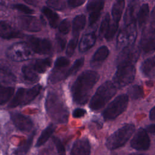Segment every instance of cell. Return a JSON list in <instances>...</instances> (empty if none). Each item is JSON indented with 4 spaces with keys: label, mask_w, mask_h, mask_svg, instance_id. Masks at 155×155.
Returning a JSON list of instances; mask_svg holds the SVG:
<instances>
[{
    "label": "cell",
    "mask_w": 155,
    "mask_h": 155,
    "mask_svg": "<svg viewBox=\"0 0 155 155\" xmlns=\"http://www.w3.org/2000/svg\"><path fill=\"white\" fill-rule=\"evenodd\" d=\"M99 79V74L93 70L83 71L76 79L71 87L73 101L79 105L85 104L91 91Z\"/></svg>",
    "instance_id": "cell-1"
},
{
    "label": "cell",
    "mask_w": 155,
    "mask_h": 155,
    "mask_svg": "<svg viewBox=\"0 0 155 155\" xmlns=\"http://www.w3.org/2000/svg\"><path fill=\"white\" fill-rule=\"evenodd\" d=\"M45 106L48 115L55 122L65 124L68 121V109L57 94L53 92L48 93Z\"/></svg>",
    "instance_id": "cell-2"
},
{
    "label": "cell",
    "mask_w": 155,
    "mask_h": 155,
    "mask_svg": "<svg viewBox=\"0 0 155 155\" xmlns=\"http://www.w3.org/2000/svg\"><path fill=\"white\" fill-rule=\"evenodd\" d=\"M117 88L114 83L108 81L102 84L96 90L90 100L89 107L92 110H99L115 94Z\"/></svg>",
    "instance_id": "cell-3"
},
{
    "label": "cell",
    "mask_w": 155,
    "mask_h": 155,
    "mask_svg": "<svg viewBox=\"0 0 155 155\" xmlns=\"http://www.w3.org/2000/svg\"><path fill=\"white\" fill-rule=\"evenodd\" d=\"M51 59L50 58L39 59L25 65L21 70L24 78L27 81L35 82L39 74L45 73L51 66Z\"/></svg>",
    "instance_id": "cell-4"
},
{
    "label": "cell",
    "mask_w": 155,
    "mask_h": 155,
    "mask_svg": "<svg viewBox=\"0 0 155 155\" xmlns=\"http://www.w3.org/2000/svg\"><path fill=\"white\" fill-rule=\"evenodd\" d=\"M135 130L132 124H127L119 128L110 135L106 140V147L110 150H113L123 146L130 138Z\"/></svg>",
    "instance_id": "cell-5"
},
{
    "label": "cell",
    "mask_w": 155,
    "mask_h": 155,
    "mask_svg": "<svg viewBox=\"0 0 155 155\" xmlns=\"http://www.w3.org/2000/svg\"><path fill=\"white\" fill-rule=\"evenodd\" d=\"M136 74L134 64H122L117 66L113 82L117 88H122L132 82Z\"/></svg>",
    "instance_id": "cell-6"
},
{
    "label": "cell",
    "mask_w": 155,
    "mask_h": 155,
    "mask_svg": "<svg viewBox=\"0 0 155 155\" xmlns=\"http://www.w3.org/2000/svg\"><path fill=\"white\" fill-rule=\"evenodd\" d=\"M35 52L28 44L25 42L15 43L8 48L6 51L7 56L12 61L22 62L30 59Z\"/></svg>",
    "instance_id": "cell-7"
},
{
    "label": "cell",
    "mask_w": 155,
    "mask_h": 155,
    "mask_svg": "<svg viewBox=\"0 0 155 155\" xmlns=\"http://www.w3.org/2000/svg\"><path fill=\"white\" fill-rule=\"evenodd\" d=\"M42 87L36 85L30 88H19L16 91L15 96L10 101L8 108H15L19 105H27L33 101L39 94Z\"/></svg>",
    "instance_id": "cell-8"
},
{
    "label": "cell",
    "mask_w": 155,
    "mask_h": 155,
    "mask_svg": "<svg viewBox=\"0 0 155 155\" xmlns=\"http://www.w3.org/2000/svg\"><path fill=\"white\" fill-rule=\"evenodd\" d=\"M128 103V96L121 94L116 97L102 113V116L105 120H113L122 114L127 108Z\"/></svg>",
    "instance_id": "cell-9"
},
{
    "label": "cell",
    "mask_w": 155,
    "mask_h": 155,
    "mask_svg": "<svg viewBox=\"0 0 155 155\" xmlns=\"http://www.w3.org/2000/svg\"><path fill=\"white\" fill-rule=\"evenodd\" d=\"M137 36L136 26L135 22L125 24V27L120 30L117 37L116 47L119 48L133 45Z\"/></svg>",
    "instance_id": "cell-10"
},
{
    "label": "cell",
    "mask_w": 155,
    "mask_h": 155,
    "mask_svg": "<svg viewBox=\"0 0 155 155\" xmlns=\"http://www.w3.org/2000/svg\"><path fill=\"white\" fill-rule=\"evenodd\" d=\"M139 50L133 45L124 47L116 59L117 66L122 64H134L139 56Z\"/></svg>",
    "instance_id": "cell-11"
},
{
    "label": "cell",
    "mask_w": 155,
    "mask_h": 155,
    "mask_svg": "<svg viewBox=\"0 0 155 155\" xmlns=\"http://www.w3.org/2000/svg\"><path fill=\"white\" fill-rule=\"evenodd\" d=\"M141 50L146 53L155 50V28L152 27H145L142 32L140 40Z\"/></svg>",
    "instance_id": "cell-12"
},
{
    "label": "cell",
    "mask_w": 155,
    "mask_h": 155,
    "mask_svg": "<svg viewBox=\"0 0 155 155\" xmlns=\"http://www.w3.org/2000/svg\"><path fill=\"white\" fill-rule=\"evenodd\" d=\"M28 43L36 53L40 54H48L52 49L51 42L47 39L34 36L28 37Z\"/></svg>",
    "instance_id": "cell-13"
},
{
    "label": "cell",
    "mask_w": 155,
    "mask_h": 155,
    "mask_svg": "<svg viewBox=\"0 0 155 155\" xmlns=\"http://www.w3.org/2000/svg\"><path fill=\"white\" fill-rule=\"evenodd\" d=\"M130 145L137 151H145L150 145V140L148 133L143 128H139L131 140Z\"/></svg>",
    "instance_id": "cell-14"
},
{
    "label": "cell",
    "mask_w": 155,
    "mask_h": 155,
    "mask_svg": "<svg viewBox=\"0 0 155 155\" xmlns=\"http://www.w3.org/2000/svg\"><path fill=\"white\" fill-rule=\"evenodd\" d=\"M19 26L30 32H38L41 30L42 23L37 18L33 16H22L18 19Z\"/></svg>",
    "instance_id": "cell-15"
},
{
    "label": "cell",
    "mask_w": 155,
    "mask_h": 155,
    "mask_svg": "<svg viewBox=\"0 0 155 155\" xmlns=\"http://www.w3.org/2000/svg\"><path fill=\"white\" fill-rule=\"evenodd\" d=\"M104 6V0H91L87 5L89 13V25H93L99 19Z\"/></svg>",
    "instance_id": "cell-16"
},
{
    "label": "cell",
    "mask_w": 155,
    "mask_h": 155,
    "mask_svg": "<svg viewBox=\"0 0 155 155\" xmlns=\"http://www.w3.org/2000/svg\"><path fill=\"white\" fill-rule=\"evenodd\" d=\"M11 119L16 128L22 131H30L33 127V124L31 119L20 113H12L11 114Z\"/></svg>",
    "instance_id": "cell-17"
},
{
    "label": "cell",
    "mask_w": 155,
    "mask_h": 155,
    "mask_svg": "<svg viewBox=\"0 0 155 155\" xmlns=\"http://www.w3.org/2000/svg\"><path fill=\"white\" fill-rule=\"evenodd\" d=\"M21 32L6 21H0V38L10 39L22 38Z\"/></svg>",
    "instance_id": "cell-18"
},
{
    "label": "cell",
    "mask_w": 155,
    "mask_h": 155,
    "mask_svg": "<svg viewBox=\"0 0 155 155\" xmlns=\"http://www.w3.org/2000/svg\"><path fill=\"white\" fill-rule=\"evenodd\" d=\"M90 145L86 138L78 139L74 142L70 155H90Z\"/></svg>",
    "instance_id": "cell-19"
},
{
    "label": "cell",
    "mask_w": 155,
    "mask_h": 155,
    "mask_svg": "<svg viewBox=\"0 0 155 155\" xmlns=\"http://www.w3.org/2000/svg\"><path fill=\"white\" fill-rule=\"evenodd\" d=\"M109 54V50L107 46L103 45L100 47L93 54L91 61L90 65L92 67H99L102 63L107 59Z\"/></svg>",
    "instance_id": "cell-20"
},
{
    "label": "cell",
    "mask_w": 155,
    "mask_h": 155,
    "mask_svg": "<svg viewBox=\"0 0 155 155\" xmlns=\"http://www.w3.org/2000/svg\"><path fill=\"white\" fill-rule=\"evenodd\" d=\"M96 36L94 32H91L84 35L79 42V50L83 53L90 49L95 44Z\"/></svg>",
    "instance_id": "cell-21"
},
{
    "label": "cell",
    "mask_w": 155,
    "mask_h": 155,
    "mask_svg": "<svg viewBox=\"0 0 155 155\" xmlns=\"http://www.w3.org/2000/svg\"><path fill=\"white\" fill-rule=\"evenodd\" d=\"M136 7L137 0L130 1L124 18V22L125 24L135 22V13L136 12Z\"/></svg>",
    "instance_id": "cell-22"
},
{
    "label": "cell",
    "mask_w": 155,
    "mask_h": 155,
    "mask_svg": "<svg viewBox=\"0 0 155 155\" xmlns=\"http://www.w3.org/2000/svg\"><path fill=\"white\" fill-rule=\"evenodd\" d=\"M42 12L47 19L50 25L52 28H54L59 25V16L50 8L47 7H44L42 9Z\"/></svg>",
    "instance_id": "cell-23"
},
{
    "label": "cell",
    "mask_w": 155,
    "mask_h": 155,
    "mask_svg": "<svg viewBox=\"0 0 155 155\" xmlns=\"http://www.w3.org/2000/svg\"><path fill=\"white\" fill-rule=\"evenodd\" d=\"M125 7V0H116L111 8V15L114 21L119 22Z\"/></svg>",
    "instance_id": "cell-24"
},
{
    "label": "cell",
    "mask_w": 155,
    "mask_h": 155,
    "mask_svg": "<svg viewBox=\"0 0 155 155\" xmlns=\"http://www.w3.org/2000/svg\"><path fill=\"white\" fill-rule=\"evenodd\" d=\"M55 125L53 124H50L48 127H47L41 133L40 136L39 137L36 143V147H39L41 145H44L50 138L51 135L55 130Z\"/></svg>",
    "instance_id": "cell-25"
},
{
    "label": "cell",
    "mask_w": 155,
    "mask_h": 155,
    "mask_svg": "<svg viewBox=\"0 0 155 155\" xmlns=\"http://www.w3.org/2000/svg\"><path fill=\"white\" fill-rule=\"evenodd\" d=\"M86 24V17L84 15H77L73 19L72 23L73 35H79V32L84 29Z\"/></svg>",
    "instance_id": "cell-26"
},
{
    "label": "cell",
    "mask_w": 155,
    "mask_h": 155,
    "mask_svg": "<svg viewBox=\"0 0 155 155\" xmlns=\"http://www.w3.org/2000/svg\"><path fill=\"white\" fill-rule=\"evenodd\" d=\"M36 131H33L24 143L21 144L14 152L15 155H25L32 145Z\"/></svg>",
    "instance_id": "cell-27"
},
{
    "label": "cell",
    "mask_w": 155,
    "mask_h": 155,
    "mask_svg": "<svg viewBox=\"0 0 155 155\" xmlns=\"http://www.w3.org/2000/svg\"><path fill=\"white\" fill-rule=\"evenodd\" d=\"M15 88L12 87H5L0 84V105L7 103L13 94Z\"/></svg>",
    "instance_id": "cell-28"
},
{
    "label": "cell",
    "mask_w": 155,
    "mask_h": 155,
    "mask_svg": "<svg viewBox=\"0 0 155 155\" xmlns=\"http://www.w3.org/2000/svg\"><path fill=\"white\" fill-rule=\"evenodd\" d=\"M149 15V6L148 4H143L137 15V18L139 27L143 26L147 22Z\"/></svg>",
    "instance_id": "cell-29"
},
{
    "label": "cell",
    "mask_w": 155,
    "mask_h": 155,
    "mask_svg": "<svg viewBox=\"0 0 155 155\" xmlns=\"http://www.w3.org/2000/svg\"><path fill=\"white\" fill-rule=\"evenodd\" d=\"M155 67V56L145 59L141 64L140 69L144 75H148Z\"/></svg>",
    "instance_id": "cell-30"
},
{
    "label": "cell",
    "mask_w": 155,
    "mask_h": 155,
    "mask_svg": "<svg viewBox=\"0 0 155 155\" xmlns=\"http://www.w3.org/2000/svg\"><path fill=\"white\" fill-rule=\"evenodd\" d=\"M128 96L133 99L141 98L143 96V88L139 85H134L128 88Z\"/></svg>",
    "instance_id": "cell-31"
},
{
    "label": "cell",
    "mask_w": 155,
    "mask_h": 155,
    "mask_svg": "<svg viewBox=\"0 0 155 155\" xmlns=\"http://www.w3.org/2000/svg\"><path fill=\"white\" fill-rule=\"evenodd\" d=\"M84 58H81L75 61L73 64L70 67V68L65 72V78L71 76L75 74L84 65Z\"/></svg>",
    "instance_id": "cell-32"
},
{
    "label": "cell",
    "mask_w": 155,
    "mask_h": 155,
    "mask_svg": "<svg viewBox=\"0 0 155 155\" xmlns=\"http://www.w3.org/2000/svg\"><path fill=\"white\" fill-rule=\"evenodd\" d=\"M78 38H79V35H77V34L73 35V37L70 40L66 48V54L68 56L71 57L73 54L75 48L78 44Z\"/></svg>",
    "instance_id": "cell-33"
},
{
    "label": "cell",
    "mask_w": 155,
    "mask_h": 155,
    "mask_svg": "<svg viewBox=\"0 0 155 155\" xmlns=\"http://www.w3.org/2000/svg\"><path fill=\"white\" fill-rule=\"evenodd\" d=\"M110 17L108 13H107L105 16L104 17L101 25L99 28V35L101 38L104 37L108 27L110 25Z\"/></svg>",
    "instance_id": "cell-34"
},
{
    "label": "cell",
    "mask_w": 155,
    "mask_h": 155,
    "mask_svg": "<svg viewBox=\"0 0 155 155\" xmlns=\"http://www.w3.org/2000/svg\"><path fill=\"white\" fill-rule=\"evenodd\" d=\"M118 24H119L118 22H116L114 21L111 24H110L104 36V38L107 41H110L111 40L113 39V38H114V36L117 30L118 26H119Z\"/></svg>",
    "instance_id": "cell-35"
},
{
    "label": "cell",
    "mask_w": 155,
    "mask_h": 155,
    "mask_svg": "<svg viewBox=\"0 0 155 155\" xmlns=\"http://www.w3.org/2000/svg\"><path fill=\"white\" fill-rule=\"evenodd\" d=\"M0 76L7 81L13 82L16 79V77L12 72L6 67L0 65Z\"/></svg>",
    "instance_id": "cell-36"
},
{
    "label": "cell",
    "mask_w": 155,
    "mask_h": 155,
    "mask_svg": "<svg viewBox=\"0 0 155 155\" xmlns=\"http://www.w3.org/2000/svg\"><path fill=\"white\" fill-rule=\"evenodd\" d=\"M47 5L54 10H62L65 7V3L63 0H47Z\"/></svg>",
    "instance_id": "cell-37"
},
{
    "label": "cell",
    "mask_w": 155,
    "mask_h": 155,
    "mask_svg": "<svg viewBox=\"0 0 155 155\" xmlns=\"http://www.w3.org/2000/svg\"><path fill=\"white\" fill-rule=\"evenodd\" d=\"M70 64V61L65 57L58 58L54 63V68L57 70H61Z\"/></svg>",
    "instance_id": "cell-38"
},
{
    "label": "cell",
    "mask_w": 155,
    "mask_h": 155,
    "mask_svg": "<svg viewBox=\"0 0 155 155\" xmlns=\"http://www.w3.org/2000/svg\"><path fill=\"white\" fill-rule=\"evenodd\" d=\"M58 27H59V31H60L61 33L63 35H66L70 30V28H71L70 22L67 19H65L59 23Z\"/></svg>",
    "instance_id": "cell-39"
},
{
    "label": "cell",
    "mask_w": 155,
    "mask_h": 155,
    "mask_svg": "<svg viewBox=\"0 0 155 155\" xmlns=\"http://www.w3.org/2000/svg\"><path fill=\"white\" fill-rule=\"evenodd\" d=\"M53 141L56 147L58 155H66L65 147L61 140L57 137H53Z\"/></svg>",
    "instance_id": "cell-40"
},
{
    "label": "cell",
    "mask_w": 155,
    "mask_h": 155,
    "mask_svg": "<svg viewBox=\"0 0 155 155\" xmlns=\"http://www.w3.org/2000/svg\"><path fill=\"white\" fill-rule=\"evenodd\" d=\"M13 8L18 10V11H20V12H21L25 14H27V15H31L35 13V11L33 9H31L27 5H25L22 4H15L13 5Z\"/></svg>",
    "instance_id": "cell-41"
},
{
    "label": "cell",
    "mask_w": 155,
    "mask_h": 155,
    "mask_svg": "<svg viewBox=\"0 0 155 155\" xmlns=\"http://www.w3.org/2000/svg\"><path fill=\"white\" fill-rule=\"evenodd\" d=\"M86 111L82 108H76L73 111V116L74 118H80L85 116Z\"/></svg>",
    "instance_id": "cell-42"
},
{
    "label": "cell",
    "mask_w": 155,
    "mask_h": 155,
    "mask_svg": "<svg viewBox=\"0 0 155 155\" xmlns=\"http://www.w3.org/2000/svg\"><path fill=\"white\" fill-rule=\"evenodd\" d=\"M85 1V0H68V4L70 7L74 8L82 5Z\"/></svg>",
    "instance_id": "cell-43"
},
{
    "label": "cell",
    "mask_w": 155,
    "mask_h": 155,
    "mask_svg": "<svg viewBox=\"0 0 155 155\" xmlns=\"http://www.w3.org/2000/svg\"><path fill=\"white\" fill-rule=\"evenodd\" d=\"M56 39L57 42L58 44V45H59L60 49L61 50H63L65 48V45H66V39H65V38H64L62 36H59V35L56 36Z\"/></svg>",
    "instance_id": "cell-44"
},
{
    "label": "cell",
    "mask_w": 155,
    "mask_h": 155,
    "mask_svg": "<svg viewBox=\"0 0 155 155\" xmlns=\"http://www.w3.org/2000/svg\"><path fill=\"white\" fill-rule=\"evenodd\" d=\"M147 131L151 133V134H155V124L149 125L146 128Z\"/></svg>",
    "instance_id": "cell-45"
},
{
    "label": "cell",
    "mask_w": 155,
    "mask_h": 155,
    "mask_svg": "<svg viewBox=\"0 0 155 155\" xmlns=\"http://www.w3.org/2000/svg\"><path fill=\"white\" fill-rule=\"evenodd\" d=\"M151 22L153 25H155V6L153 7L151 13Z\"/></svg>",
    "instance_id": "cell-46"
},
{
    "label": "cell",
    "mask_w": 155,
    "mask_h": 155,
    "mask_svg": "<svg viewBox=\"0 0 155 155\" xmlns=\"http://www.w3.org/2000/svg\"><path fill=\"white\" fill-rule=\"evenodd\" d=\"M150 119L151 120H155V106L150 111Z\"/></svg>",
    "instance_id": "cell-47"
},
{
    "label": "cell",
    "mask_w": 155,
    "mask_h": 155,
    "mask_svg": "<svg viewBox=\"0 0 155 155\" xmlns=\"http://www.w3.org/2000/svg\"><path fill=\"white\" fill-rule=\"evenodd\" d=\"M25 1L27 3H28V4H31V5H35L36 4V0H25Z\"/></svg>",
    "instance_id": "cell-48"
},
{
    "label": "cell",
    "mask_w": 155,
    "mask_h": 155,
    "mask_svg": "<svg viewBox=\"0 0 155 155\" xmlns=\"http://www.w3.org/2000/svg\"><path fill=\"white\" fill-rule=\"evenodd\" d=\"M129 155H146V154H136V153H133V154H129Z\"/></svg>",
    "instance_id": "cell-49"
}]
</instances>
